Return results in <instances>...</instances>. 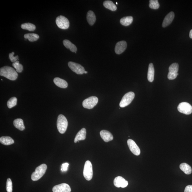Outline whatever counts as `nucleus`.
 Segmentation results:
<instances>
[{"instance_id":"f257e3e1","label":"nucleus","mask_w":192,"mask_h":192,"mask_svg":"<svg viewBox=\"0 0 192 192\" xmlns=\"http://www.w3.org/2000/svg\"><path fill=\"white\" fill-rule=\"evenodd\" d=\"M0 75L11 81H15L18 77L17 72L13 68L8 66H5L1 68Z\"/></svg>"},{"instance_id":"f03ea898","label":"nucleus","mask_w":192,"mask_h":192,"mask_svg":"<svg viewBox=\"0 0 192 192\" xmlns=\"http://www.w3.org/2000/svg\"><path fill=\"white\" fill-rule=\"evenodd\" d=\"M47 169V166L43 164L36 168L35 171L32 173L31 178L34 181H37L45 174Z\"/></svg>"},{"instance_id":"7ed1b4c3","label":"nucleus","mask_w":192,"mask_h":192,"mask_svg":"<svg viewBox=\"0 0 192 192\" xmlns=\"http://www.w3.org/2000/svg\"><path fill=\"white\" fill-rule=\"evenodd\" d=\"M67 120L65 116L59 115L58 116L57 126L58 130L61 134L65 133L68 127Z\"/></svg>"},{"instance_id":"20e7f679","label":"nucleus","mask_w":192,"mask_h":192,"mask_svg":"<svg viewBox=\"0 0 192 192\" xmlns=\"http://www.w3.org/2000/svg\"><path fill=\"white\" fill-rule=\"evenodd\" d=\"M83 175L88 181H90L92 178L93 170L92 165L91 162L87 161L85 162L83 170Z\"/></svg>"},{"instance_id":"39448f33","label":"nucleus","mask_w":192,"mask_h":192,"mask_svg":"<svg viewBox=\"0 0 192 192\" xmlns=\"http://www.w3.org/2000/svg\"><path fill=\"white\" fill-rule=\"evenodd\" d=\"M135 97V94L133 92H129L123 96L120 103V107H124L129 105L133 101Z\"/></svg>"},{"instance_id":"423d86ee","label":"nucleus","mask_w":192,"mask_h":192,"mask_svg":"<svg viewBox=\"0 0 192 192\" xmlns=\"http://www.w3.org/2000/svg\"><path fill=\"white\" fill-rule=\"evenodd\" d=\"M98 99L95 96H92L84 100L83 102V107L85 108L91 109L97 105Z\"/></svg>"},{"instance_id":"0eeeda50","label":"nucleus","mask_w":192,"mask_h":192,"mask_svg":"<svg viewBox=\"0 0 192 192\" xmlns=\"http://www.w3.org/2000/svg\"><path fill=\"white\" fill-rule=\"evenodd\" d=\"M56 22L58 27L62 29H67L69 27V20L63 16H58L56 19Z\"/></svg>"},{"instance_id":"6e6552de","label":"nucleus","mask_w":192,"mask_h":192,"mask_svg":"<svg viewBox=\"0 0 192 192\" xmlns=\"http://www.w3.org/2000/svg\"><path fill=\"white\" fill-rule=\"evenodd\" d=\"M179 65L177 63H174L170 66L168 78L169 80H173L177 77L178 75Z\"/></svg>"},{"instance_id":"1a4fd4ad","label":"nucleus","mask_w":192,"mask_h":192,"mask_svg":"<svg viewBox=\"0 0 192 192\" xmlns=\"http://www.w3.org/2000/svg\"><path fill=\"white\" fill-rule=\"evenodd\" d=\"M178 110L180 113L186 115H190L192 113V107L187 102H182L179 104L178 107Z\"/></svg>"},{"instance_id":"9d476101","label":"nucleus","mask_w":192,"mask_h":192,"mask_svg":"<svg viewBox=\"0 0 192 192\" xmlns=\"http://www.w3.org/2000/svg\"><path fill=\"white\" fill-rule=\"evenodd\" d=\"M68 66L72 71L78 75H82L85 73V69L79 64L73 62H69L68 63Z\"/></svg>"},{"instance_id":"9b49d317","label":"nucleus","mask_w":192,"mask_h":192,"mask_svg":"<svg viewBox=\"0 0 192 192\" xmlns=\"http://www.w3.org/2000/svg\"><path fill=\"white\" fill-rule=\"evenodd\" d=\"M127 144L130 150L134 155L137 156L140 155L141 153L140 149L134 141L131 139H128Z\"/></svg>"},{"instance_id":"f8f14e48","label":"nucleus","mask_w":192,"mask_h":192,"mask_svg":"<svg viewBox=\"0 0 192 192\" xmlns=\"http://www.w3.org/2000/svg\"><path fill=\"white\" fill-rule=\"evenodd\" d=\"M53 192H71L70 186L66 183H62L56 185L53 189Z\"/></svg>"},{"instance_id":"ddd939ff","label":"nucleus","mask_w":192,"mask_h":192,"mask_svg":"<svg viewBox=\"0 0 192 192\" xmlns=\"http://www.w3.org/2000/svg\"><path fill=\"white\" fill-rule=\"evenodd\" d=\"M114 184L115 187H117L125 188L127 187L128 182L123 177L118 176L114 180Z\"/></svg>"},{"instance_id":"4468645a","label":"nucleus","mask_w":192,"mask_h":192,"mask_svg":"<svg viewBox=\"0 0 192 192\" xmlns=\"http://www.w3.org/2000/svg\"><path fill=\"white\" fill-rule=\"evenodd\" d=\"M127 47V43L125 41H122L118 42L115 47V53L118 55L121 54L125 50Z\"/></svg>"},{"instance_id":"2eb2a0df","label":"nucleus","mask_w":192,"mask_h":192,"mask_svg":"<svg viewBox=\"0 0 192 192\" xmlns=\"http://www.w3.org/2000/svg\"><path fill=\"white\" fill-rule=\"evenodd\" d=\"M174 17V13L173 11H171L168 14L164 19L162 23L163 27H166L171 24L172 22Z\"/></svg>"},{"instance_id":"dca6fc26","label":"nucleus","mask_w":192,"mask_h":192,"mask_svg":"<svg viewBox=\"0 0 192 192\" xmlns=\"http://www.w3.org/2000/svg\"><path fill=\"white\" fill-rule=\"evenodd\" d=\"M100 135L102 139L106 142L113 140V135L109 131L103 130L100 132Z\"/></svg>"},{"instance_id":"f3484780","label":"nucleus","mask_w":192,"mask_h":192,"mask_svg":"<svg viewBox=\"0 0 192 192\" xmlns=\"http://www.w3.org/2000/svg\"><path fill=\"white\" fill-rule=\"evenodd\" d=\"M86 130L85 128L82 129L76 135L75 140H74L75 143H77V142L79 141H82L85 140L86 139Z\"/></svg>"},{"instance_id":"a211bd4d","label":"nucleus","mask_w":192,"mask_h":192,"mask_svg":"<svg viewBox=\"0 0 192 192\" xmlns=\"http://www.w3.org/2000/svg\"><path fill=\"white\" fill-rule=\"evenodd\" d=\"M54 83L57 86L62 88H66L68 87V83L65 80L56 77L53 79Z\"/></svg>"},{"instance_id":"6ab92c4d","label":"nucleus","mask_w":192,"mask_h":192,"mask_svg":"<svg viewBox=\"0 0 192 192\" xmlns=\"http://www.w3.org/2000/svg\"><path fill=\"white\" fill-rule=\"evenodd\" d=\"M154 75H155V69L153 63L149 64L148 69L147 78L148 81L152 82L154 81Z\"/></svg>"},{"instance_id":"aec40b11","label":"nucleus","mask_w":192,"mask_h":192,"mask_svg":"<svg viewBox=\"0 0 192 192\" xmlns=\"http://www.w3.org/2000/svg\"><path fill=\"white\" fill-rule=\"evenodd\" d=\"M87 19L88 23L91 25H93L96 21V16L93 11H89L87 14Z\"/></svg>"},{"instance_id":"412c9836","label":"nucleus","mask_w":192,"mask_h":192,"mask_svg":"<svg viewBox=\"0 0 192 192\" xmlns=\"http://www.w3.org/2000/svg\"><path fill=\"white\" fill-rule=\"evenodd\" d=\"M63 44L66 48L68 49H69L71 51L73 52V53H76L77 51L76 46L69 40H64L63 41Z\"/></svg>"},{"instance_id":"4be33fe9","label":"nucleus","mask_w":192,"mask_h":192,"mask_svg":"<svg viewBox=\"0 0 192 192\" xmlns=\"http://www.w3.org/2000/svg\"><path fill=\"white\" fill-rule=\"evenodd\" d=\"M14 126L20 131H23L25 129L23 120L21 119H16L14 121Z\"/></svg>"},{"instance_id":"5701e85b","label":"nucleus","mask_w":192,"mask_h":192,"mask_svg":"<svg viewBox=\"0 0 192 192\" xmlns=\"http://www.w3.org/2000/svg\"><path fill=\"white\" fill-rule=\"evenodd\" d=\"M133 21V17L132 16H127L124 17L120 19V23L121 25L126 26H128L131 25Z\"/></svg>"},{"instance_id":"b1692460","label":"nucleus","mask_w":192,"mask_h":192,"mask_svg":"<svg viewBox=\"0 0 192 192\" xmlns=\"http://www.w3.org/2000/svg\"><path fill=\"white\" fill-rule=\"evenodd\" d=\"M0 142L5 145H10L14 142V140L9 136H3L0 138Z\"/></svg>"},{"instance_id":"393cba45","label":"nucleus","mask_w":192,"mask_h":192,"mask_svg":"<svg viewBox=\"0 0 192 192\" xmlns=\"http://www.w3.org/2000/svg\"><path fill=\"white\" fill-rule=\"evenodd\" d=\"M180 168L186 174H190L192 173V168L190 166L186 163H183L180 165Z\"/></svg>"},{"instance_id":"a878e982","label":"nucleus","mask_w":192,"mask_h":192,"mask_svg":"<svg viewBox=\"0 0 192 192\" xmlns=\"http://www.w3.org/2000/svg\"><path fill=\"white\" fill-rule=\"evenodd\" d=\"M103 5L106 8L113 11L117 10V6L113 2L110 1H106L104 2Z\"/></svg>"},{"instance_id":"bb28decb","label":"nucleus","mask_w":192,"mask_h":192,"mask_svg":"<svg viewBox=\"0 0 192 192\" xmlns=\"http://www.w3.org/2000/svg\"><path fill=\"white\" fill-rule=\"evenodd\" d=\"M24 37L26 39H28L30 42H34L37 41L39 38V36L37 34L34 33H29L25 34L24 35Z\"/></svg>"},{"instance_id":"cd10ccee","label":"nucleus","mask_w":192,"mask_h":192,"mask_svg":"<svg viewBox=\"0 0 192 192\" xmlns=\"http://www.w3.org/2000/svg\"><path fill=\"white\" fill-rule=\"evenodd\" d=\"M21 27L22 29L28 30L30 31H34L36 29V26L30 23L23 24Z\"/></svg>"},{"instance_id":"c85d7f7f","label":"nucleus","mask_w":192,"mask_h":192,"mask_svg":"<svg viewBox=\"0 0 192 192\" xmlns=\"http://www.w3.org/2000/svg\"><path fill=\"white\" fill-rule=\"evenodd\" d=\"M17 99L15 97H13L10 98L7 101V105L9 109L15 107L17 104Z\"/></svg>"},{"instance_id":"c756f323","label":"nucleus","mask_w":192,"mask_h":192,"mask_svg":"<svg viewBox=\"0 0 192 192\" xmlns=\"http://www.w3.org/2000/svg\"><path fill=\"white\" fill-rule=\"evenodd\" d=\"M149 2V6L150 8L153 9H157L159 8L160 5L158 0H150Z\"/></svg>"},{"instance_id":"7c9ffc66","label":"nucleus","mask_w":192,"mask_h":192,"mask_svg":"<svg viewBox=\"0 0 192 192\" xmlns=\"http://www.w3.org/2000/svg\"><path fill=\"white\" fill-rule=\"evenodd\" d=\"M13 66L15 68L16 71L17 72L21 73L23 70V66L21 64L19 63V61H17L12 64Z\"/></svg>"},{"instance_id":"2f4dec72","label":"nucleus","mask_w":192,"mask_h":192,"mask_svg":"<svg viewBox=\"0 0 192 192\" xmlns=\"http://www.w3.org/2000/svg\"><path fill=\"white\" fill-rule=\"evenodd\" d=\"M6 190L7 192H12V181L11 179L8 178L7 179L6 185Z\"/></svg>"},{"instance_id":"473e14b6","label":"nucleus","mask_w":192,"mask_h":192,"mask_svg":"<svg viewBox=\"0 0 192 192\" xmlns=\"http://www.w3.org/2000/svg\"><path fill=\"white\" fill-rule=\"evenodd\" d=\"M14 53L12 52L11 53L9 54V58L10 60L12 62H15L17 61V60L19 59V56L18 55L16 56H14Z\"/></svg>"},{"instance_id":"72a5a7b5","label":"nucleus","mask_w":192,"mask_h":192,"mask_svg":"<svg viewBox=\"0 0 192 192\" xmlns=\"http://www.w3.org/2000/svg\"><path fill=\"white\" fill-rule=\"evenodd\" d=\"M69 166V164L67 163L63 164L61 166V171H67Z\"/></svg>"},{"instance_id":"f704fd0d","label":"nucleus","mask_w":192,"mask_h":192,"mask_svg":"<svg viewBox=\"0 0 192 192\" xmlns=\"http://www.w3.org/2000/svg\"><path fill=\"white\" fill-rule=\"evenodd\" d=\"M184 192H192V185H189L185 187Z\"/></svg>"},{"instance_id":"c9c22d12","label":"nucleus","mask_w":192,"mask_h":192,"mask_svg":"<svg viewBox=\"0 0 192 192\" xmlns=\"http://www.w3.org/2000/svg\"><path fill=\"white\" fill-rule=\"evenodd\" d=\"M189 37L191 39H192V29L190 32Z\"/></svg>"},{"instance_id":"e433bc0d","label":"nucleus","mask_w":192,"mask_h":192,"mask_svg":"<svg viewBox=\"0 0 192 192\" xmlns=\"http://www.w3.org/2000/svg\"><path fill=\"white\" fill-rule=\"evenodd\" d=\"M88 73V72L85 71V73L87 74Z\"/></svg>"},{"instance_id":"4c0bfd02","label":"nucleus","mask_w":192,"mask_h":192,"mask_svg":"<svg viewBox=\"0 0 192 192\" xmlns=\"http://www.w3.org/2000/svg\"><path fill=\"white\" fill-rule=\"evenodd\" d=\"M117 4H118V3H117V2L116 3V4H117Z\"/></svg>"}]
</instances>
